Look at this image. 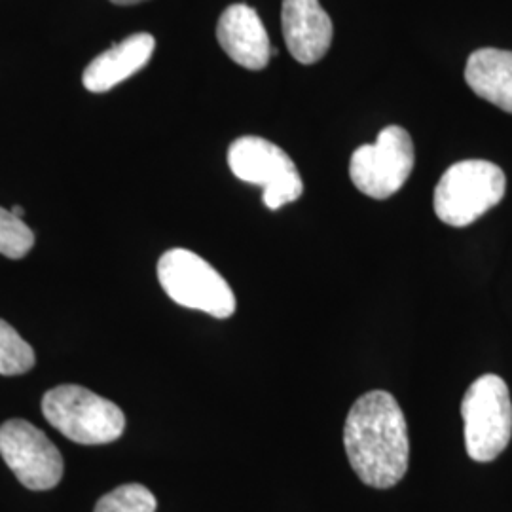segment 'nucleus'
Masks as SVG:
<instances>
[{
	"instance_id": "f257e3e1",
	"label": "nucleus",
	"mask_w": 512,
	"mask_h": 512,
	"mask_svg": "<svg viewBox=\"0 0 512 512\" xmlns=\"http://www.w3.org/2000/svg\"><path fill=\"white\" fill-rule=\"evenodd\" d=\"M349 465L370 488L387 490L403 480L410 461L408 425L397 399L370 391L349 410L344 425Z\"/></svg>"
},
{
	"instance_id": "f03ea898",
	"label": "nucleus",
	"mask_w": 512,
	"mask_h": 512,
	"mask_svg": "<svg viewBox=\"0 0 512 512\" xmlns=\"http://www.w3.org/2000/svg\"><path fill=\"white\" fill-rule=\"evenodd\" d=\"M44 418L76 444H109L122 437L126 416L116 404L80 385H59L42 399Z\"/></svg>"
},
{
	"instance_id": "7ed1b4c3",
	"label": "nucleus",
	"mask_w": 512,
	"mask_h": 512,
	"mask_svg": "<svg viewBox=\"0 0 512 512\" xmlns=\"http://www.w3.org/2000/svg\"><path fill=\"white\" fill-rule=\"evenodd\" d=\"M507 177L499 165L465 160L448 167L435 188V213L444 224L465 228L503 200Z\"/></svg>"
},
{
	"instance_id": "20e7f679",
	"label": "nucleus",
	"mask_w": 512,
	"mask_h": 512,
	"mask_svg": "<svg viewBox=\"0 0 512 512\" xmlns=\"http://www.w3.org/2000/svg\"><path fill=\"white\" fill-rule=\"evenodd\" d=\"M463 435L469 458L488 463L505 452L512 437V401L503 378L484 374L461 401Z\"/></svg>"
},
{
	"instance_id": "39448f33",
	"label": "nucleus",
	"mask_w": 512,
	"mask_h": 512,
	"mask_svg": "<svg viewBox=\"0 0 512 512\" xmlns=\"http://www.w3.org/2000/svg\"><path fill=\"white\" fill-rule=\"evenodd\" d=\"M158 279L165 294L179 306L228 319L236 313V296L226 279L202 256L171 249L158 262Z\"/></svg>"
},
{
	"instance_id": "423d86ee",
	"label": "nucleus",
	"mask_w": 512,
	"mask_h": 512,
	"mask_svg": "<svg viewBox=\"0 0 512 512\" xmlns=\"http://www.w3.org/2000/svg\"><path fill=\"white\" fill-rule=\"evenodd\" d=\"M228 165L243 183L264 188V205L272 211L302 196L304 183L291 156L262 137H239L228 150Z\"/></svg>"
},
{
	"instance_id": "0eeeda50",
	"label": "nucleus",
	"mask_w": 512,
	"mask_h": 512,
	"mask_svg": "<svg viewBox=\"0 0 512 512\" xmlns=\"http://www.w3.org/2000/svg\"><path fill=\"white\" fill-rule=\"evenodd\" d=\"M414 162V143L408 131L387 126L374 145H363L351 154L349 177L368 198L387 200L408 181Z\"/></svg>"
},
{
	"instance_id": "6e6552de",
	"label": "nucleus",
	"mask_w": 512,
	"mask_h": 512,
	"mask_svg": "<svg viewBox=\"0 0 512 512\" xmlns=\"http://www.w3.org/2000/svg\"><path fill=\"white\" fill-rule=\"evenodd\" d=\"M0 456L29 490H52L63 478L59 450L29 421L10 420L0 427Z\"/></svg>"
},
{
	"instance_id": "1a4fd4ad",
	"label": "nucleus",
	"mask_w": 512,
	"mask_h": 512,
	"mask_svg": "<svg viewBox=\"0 0 512 512\" xmlns=\"http://www.w3.org/2000/svg\"><path fill=\"white\" fill-rule=\"evenodd\" d=\"M281 25L285 44L298 63L313 65L329 52L334 27L319 0H283Z\"/></svg>"
},
{
	"instance_id": "9d476101",
	"label": "nucleus",
	"mask_w": 512,
	"mask_h": 512,
	"mask_svg": "<svg viewBox=\"0 0 512 512\" xmlns=\"http://www.w3.org/2000/svg\"><path fill=\"white\" fill-rule=\"evenodd\" d=\"M217 38L230 59L249 71L264 69L274 54L264 23L247 4H232L222 12Z\"/></svg>"
},
{
	"instance_id": "9b49d317",
	"label": "nucleus",
	"mask_w": 512,
	"mask_h": 512,
	"mask_svg": "<svg viewBox=\"0 0 512 512\" xmlns=\"http://www.w3.org/2000/svg\"><path fill=\"white\" fill-rule=\"evenodd\" d=\"M156 40L148 33H137L97 55L86 67L82 82L93 93L110 92L129 76L139 73L154 54Z\"/></svg>"
},
{
	"instance_id": "f8f14e48",
	"label": "nucleus",
	"mask_w": 512,
	"mask_h": 512,
	"mask_svg": "<svg viewBox=\"0 0 512 512\" xmlns=\"http://www.w3.org/2000/svg\"><path fill=\"white\" fill-rule=\"evenodd\" d=\"M465 80L478 97L512 114V52L476 50L467 61Z\"/></svg>"
},
{
	"instance_id": "ddd939ff",
	"label": "nucleus",
	"mask_w": 512,
	"mask_h": 512,
	"mask_svg": "<svg viewBox=\"0 0 512 512\" xmlns=\"http://www.w3.org/2000/svg\"><path fill=\"white\" fill-rule=\"evenodd\" d=\"M35 361V351L19 336L18 330L0 319V374H25L35 366Z\"/></svg>"
},
{
	"instance_id": "4468645a",
	"label": "nucleus",
	"mask_w": 512,
	"mask_h": 512,
	"mask_svg": "<svg viewBox=\"0 0 512 512\" xmlns=\"http://www.w3.org/2000/svg\"><path fill=\"white\" fill-rule=\"evenodd\" d=\"M158 501L143 484H124L103 495L93 512H156Z\"/></svg>"
},
{
	"instance_id": "2eb2a0df",
	"label": "nucleus",
	"mask_w": 512,
	"mask_h": 512,
	"mask_svg": "<svg viewBox=\"0 0 512 512\" xmlns=\"http://www.w3.org/2000/svg\"><path fill=\"white\" fill-rule=\"evenodd\" d=\"M35 245V234L12 211L0 207V255L19 260Z\"/></svg>"
},
{
	"instance_id": "dca6fc26",
	"label": "nucleus",
	"mask_w": 512,
	"mask_h": 512,
	"mask_svg": "<svg viewBox=\"0 0 512 512\" xmlns=\"http://www.w3.org/2000/svg\"><path fill=\"white\" fill-rule=\"evenodd\" d=\"M114 4H120V6H131V4H139V2H145V0H110Z\"/></svg>"
},
{
	"instance_id": "f3484780",
	"label": "nucleus",
	"mask_w": 512,
	"mask_h": 512,
	"mask_svg": "<svg viewBox=\"0 0 512 512\" xmlns=\"http://www.w3.org/2000/svg\"><path fill=\"white\" fill-rule=\"evenodd\" d=\"M12 213H14V215H16L18 219H23V213H25V211H23V207H19V205H16V207L12 209Z\"/></svg>"
}]
</instances>
